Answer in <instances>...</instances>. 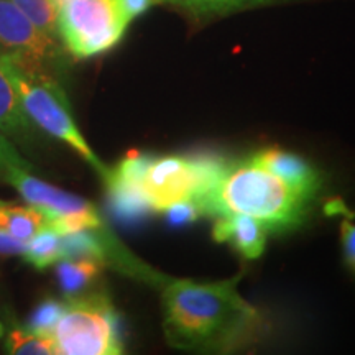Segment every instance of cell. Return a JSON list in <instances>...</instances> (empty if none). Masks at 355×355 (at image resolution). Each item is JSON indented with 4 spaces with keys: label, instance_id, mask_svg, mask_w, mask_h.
<instances>
[{
    "label": "cell",
    "instance_id": "obj_1",
    "mask_svg": "<svg viewBox=\"0 0 355 355\" xmlns=\"http://www.w3.org/2000/svg\"><path fill=\"white\" fill-rule=\"evenodd\" d=\"M163 331L171 347L230 352L254 343L260 313L237 290V278L217 283L173 279L163 288Z\"/></svg>",
    "mask_w": 355,
    "mask_h": 355
},
{
    "label": "cell",
    "instance_id": "obj_2",
    "mask_svg": "<svg viewBox=\"0 0 355 355\" xmlns=\"http://www.w3.org/2000/svg\"><path fill=\"white\" fill-rule=\"evenodd\" d=\"M313 198L250 158L235 166L224 163L193 202L201 216L243 214L255 217L268 230H285L303 220Z\"/></svg>",
    "mask_w": 355,
    "mask_h": 355
},
{
    "label": "cell",
    "instance_id": "obj_3",
    "mask_svg": "<svg viewBox=\"0 0 355 355\" xmlns=\"http://www.w3.org/2000/svg\"><path fill=\"white\" fill-rule=\"evenodd\" d=\"M0 68L6 71L7 78L15 87L21 109L30 122L48 135L71 146L105 180L109 170L92 152L74 122L63 87L51 76L43 73L42 66L21 63L8 53H0Z\"/></svg>",
    "mask_w": 355,
    "mask_h": 355
},
{
    "label": "cell",
    "instance_id": "obj_4",
    "mask_svg": "<svg viewBox=\"0 0 355 355\" xmlns=\"http://www.w3.org/2000/svg\"><path fill=\"white\" fill-rule=\"evenodd\" d=\"M224 163L206 157H148L133 152L122 159L115 175L139 186L153 212H163L171 204L194 201L220 171Z\"/></svg>",
    "mask_w": 355,
    "mask_h": 355
},
{
    "label": "cell",
    "instance_id": "obj_5",
    "mask_svg": "<svg viewBox=\"0 0 355 355\" xmlns=\"http://www.w3.org/2000/svg\"><path fill=\"white\" fill-rule=\"evenodd\" d=\"M58 37L78 60L112 50L121 42L130 19L119 0H55Z\"/></svg>",
    "mask_w": 355,
    "mask_h": 355
},
{
    "label": "cell",
    "instance_id": "obj_6",
    "mask_svg": "<svg viewBox=\"0 0 355 355\" xmlns=\"http://www.w3.org/2000/svg\"><path fill=\"white\" fill-rule=\"evenodd\" d=\"M60 355H119L123 352L115 311L104 296H74L51 332Z\"/></svg>",
    "mask_w": 355,
    "mask_h": 355
},
{
    "label": "cell",
    "instance_id": "obj_7",
    "mask_svg": "<svg viewBox=\"0 0 355 355\" xmlns=\"http://www.w3.org/2000/svg\"><path fill=\"white\" fill-rule=\"evenodd\" d=\"M2 176L30 206L38 207L46 217V224L61 235L84 229L96 230L102 225L101 217L91 202L44 183L30 175L25 168L8 166L2 171Z\"/></svg>",
    "mask_w": 355,
    "mask_h": 355
},
{
    "label": "cell",
    "instance_id": "obj_8",
    "mask_svg": "<svg viewBox=\"0 0 355 355\" xmlns=\"http://www.w3.org/2000/svg\"><path fill=\"white\" fill-rule=\"evenodd\" d=\"M0 50L21 61L42 66L56 51V40L40 32L12 0H0Z\"/></svg>",
    "mask_w": 355,
    "mask_h": 355
},
{
    "label": "cell",
    "instance_id": "obj_9",
    "mask_svg": "<svg viewBox=\"0 0 355 355\" xmlns=\"http://www.w3.org/2000/svg\"><path fill=\"white\" fill-rule=\"evenodd\" d=\"M268 229L255 217L232 214L216 217L214 239L217 242H227L245 259H259L266 245Z\"/></svg>",
    "mask_w": 355,
    "mask_h": 355
},
{
    "label": "cell",
    "instance_id": "obj_10",
    "mask_svg": "<svg viewBox=\"0 0 355 355\" xmlns=\"http://www.w3.org/2000/svg\"><path fill=\"white\" fill-rule=\"evenodd\" d=\"M255 163H259L273 175L282 178L288 184L295 186L304 193L316 194L321 188V175L308 162L300 158L298 155L283 152V150H263L252 157Z\"/></svg>",
    "mask_w": 355,
    "mask_h": 355
},
{
    "label": "cell",
    "instance_id": "obj_11",
    "mask_svg": "<svg viewBox=\"0 0 355 355\" xmlns=\"http://www.w3.org/2000/svg\"><path fill=\"white\" fill-rule=\"evenodd\" d=\"M104 268V261L94 259L60 260L56 263V277L61 291L68 298L79 296L84 288L91 285Z\"/></svg>",
    "mask_w": 355,
    "mask_h": 355
},
{
    "label": "cell",
    "instance_id": "obj_12",
    "mask_svg": "<svg viewBox=\"0 0 355 355\" xmlns=\"http://www.w3.org/2000/svg\"><path fill=\"white\" fill-rule=\"evenodd\" d=\"M0 130L7 135L25 137L32 132V122L21 109L15 87L0 68Z\"/></svg>",
    "mask_w": 355,
    "mask_h": 355
},
{
    "label": "cell",
    "instance_id": "obj_13",
    "mask_svg": "<svg viewBox=\"0 0 355 355\" xmlns=\"http://www.w3.org/2000/svg\"><path fill=\"white\" fill-rule=\"evenodd\" d=\"M46 224V217L35 206H0V229L19 241H28Z\"/></svg>",
    "mask_w": 355,
    "mask_h": 355
},
{
    "label": "cell",
    "instance_id": "obj_14",
    "mask_svg": "<svg viewBox=\"0 0 355 355\" xmlns=\"http://www.w3.org/2000/svg\"><path fill=\"white\" fill-rule=\"evenodd\" d=\"M24 260L37 270H46L61 260V234L44 224L32 239L26 241Z\"/></svg>",
    "mask_w": 355,
    "mask_h": 355
},
{
    "label": "cell",
    "instance_id": "obj_15",
    "mask_svg": "<svg viewBox=\"0 0 355 355\" xmlns=\"http://www.w3.org/2000/svg\"><path fill=\"white\" fill-rule=\"evenodd\" d=\"M94 259L105 261L104 242L96 235L94 229L61 235V260Z\"/></svg>",
    "mask_w": 355,
    "mask_h": 355
},
{
    "label": "cell",
    "instance_id": "obj_16",
    "mask_svg": "<svg viewBox=\"0 0 355 355\" xmlns=\"http://www.w3.org/2000/svg\"><path fill=\"white\" fill-rule=\"evenodd\" d=\"M6 350L13 355H53L56 344L53 336H42L30 329H13L7 336Z\"/></svg>",
    "mask_w": 355,
    "mask_h": 355
},
{
    "label": "cell",
    "instance_id": "obj_17",
    "mask_svg": "<svg viewBox=\"0 0 355 355\" xmlns=\"http://www.w3.org/2000/svg\"><path fill=\"white\" fill-rule=\"evenodd\" d=\"M40 32L53 40L58 37V7L55 0H12Z\"/></svg>",
    "mask_w": 355,
    "mask_h": 355
},
{
    "label": "cell",
    "instance_id": "obj_18",
    "mask_svg": "<svg viewBox=\"0 0 355 355\" xmlns=\"http://www.w3.org/2000/svg\"><path fill=\"white\" fill-rule=\"evenodd\" d=\"M66 303L53 298H46L40 303L26 321V329L42 336H51L56 322L60 321L61 314L64 313Z\"/></svg>",
    "mask_w": 355,
    "mask_h": 355
},
{
    "label": "cell",
    "instance_id": "obj_19",
    "mask_svg": "<svg viewBox=\"0 0 355 355\" xmlns=\"http://www.w3.org/2000/svg\"><path fill=\"white\" fill-rule=\"evenodd\" d=\"M163 212L166 214L168 220L171 222V225H176V227H180V225L189 224V222L196 220L198 217L201 216V212H199L198 206L193 201L175 202V204H171L170 207H166V209Z\"/></svg>",
    "mask_w": 355,
    "mask_h": 355
},
{
    "label": "cell",
    "instance_id": "obj_20",
    "mask_svg": "<svg viewBox=\"0 0 355 355\" xmlns=\"http://www.w3.org/2000/svg\"><path fill=\"white\" fill-rule=\"evenodd\" d=\"M340 247L345 263L355 275V222L347 217L340 220Z\"/></svg>",
    "mask_w": 355,
    "mask_h": 355
},
{
    "label": "cell",
    "instance_id": "obj_21",
    "mask_svg": "<svg viewBox=\"0 0 355 355\" xmlns=\"http://www.w3.org/2000/svg\"><path fill=\"white\" fill-rule=\"evenodd\" d=\"M8 166H19L30 170V163L17 152L15 145L7 139V135L0 130V171Z\"/></svg>",
    "mask_w": 355,
    "mask_h": 355
},
{
    "label": "cell",
    "instance_id": "obj_22",
    "mask_svg": "<svg viewBox=\"0 0 355 355\" xmlns=\"http://www.w3.org/2000/svg\"><path fill=\"white\" fill-rule=\"evenodd\" d=\"M123 10H125L127 17L130 21L137 17H140L141 13H145L148 8L153 6H158V3H163L165 0H119Z\"/></svg>",
    "mask_w": 355,
    "mask_h": 355
},
{
    "label": "cell",
    "instance_id": "obj_23",
    "mask_svg": "<svg viewBox=\"0 0 355 355\" xmlns=\"http://www.w3.org/2000/svg\"><path fill=\"white\" fill-rule=\"evenodd\" d=\"M26 247L25 241L12 237L6 230L0 229V255H21Z\"/></svg>",
    "mask_w": 355,
    "mask_h": 355
},
{
    "label": "cell",
    "instance_id": "obj_24",
    "mask_svg": "<svg viewBox=\"0 0 355 355\" xmlns=\"http://www.w3.org/2000/svg\"><path fill=\"white\" fill-rule=\"evenodd\" d=\"M268 2H272V0H225L224 13L239 10V8L255 7V6H260V3H268Z\"/></svg>",
    "mask_w": 355,
    "mask_h": 355
},
{
    "label": "cell",
    "instance_id": "obj_25",
    "mask_svg": "<svg viewBox=\"0 0 355 355\" xmlns=\"http://www.w3.org/2000/svg\"><path fill=\"white\" fill-rule=\"evenodd\" d=\"M168 3H175L178 7H183L184 10L191 12L194 15V12H196V7H198V2L199 0H165Z\"/></svg>",
    "mask_w": 355,
    "mask_h": 355
},
{
    "label": "cell",
    "instance_id": "obj_26",
    "mask_svg": "<svg viewBox=\"0 0 355 355\" xmlns=\"http://www.w3.org/2000/svg\"><path fill=\"white\" fill-rule=\"evenodd\" d=\"M2 334H3V327H2V324H0V337H2Z\"/></svg>",
    "mask_w": 355,
    "mask_h": 355
},
{
    "label": "cell",
    "instance_id": "obj_27",
    "mask_svg": "<svg viewBox=\"0 0 355 355\" xmlns=\"http://www.w3.org/2000/svg\"><path fill=\"white\" fill-rule=\"evenodd\" d=\"M2 204H6V202H3V201H0V206H2Z\"/></svg>",
    "mask_w": 355,
    "mask_h": 355
}]
</instances>
